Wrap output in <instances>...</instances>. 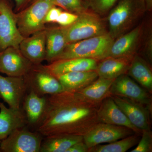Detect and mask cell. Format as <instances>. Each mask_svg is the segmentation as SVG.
I'll return each instance as SVG.
<instances>
[{
  "label": "cell",
  "mask_w": 152,
  "mask_h": 152,
  "mask_svg": "<svg viewBox=\"0 0 152 152\" xmlns=\"http://www.w3.org/2000/svg\"><path fill=\"white\" fill-rule=\"evenodd\" d=\"M100 104L86 102L76 93L64 91L47 97L45 110L37 127L45 137L59 135L83 136L101 123L97 110Z\"/></svg>",
  "instance_id": "obj_1"
},
{
  "label": "cell",
  "mask_w": 152,
  "mask_h": 152,
  "mask_svg": "<svg viewBox=\"0 0 152 152\" xmlns=\"http://www.w3.org/2000/svg\"><path fill=\"white\" fill-rule=\"evenodd\" d=\"M118 2L110 10L108 17V33L114 39L127 32L140 15L146 10L140 0H118Z\"/></svg>",
  "instance_id": "obj_2"
},
{
  "label": "cell",
  "mask_w": 152,
  "mask_h": 152,
  "mask_svg": "<svg viewBox=\"0 0 152 152\" xmlns=\"http://www.w3.org/2000/svg\"><path fill=\"white\" fill-rule=\"evenodd\" d=\"M114 40L107 33L67 44L62 53L54 61L76 58H88L101 61L104 58Z\"/></svg>",
  "instance_id": "obj_3"
},
{
  "label": "cell",
  "mask_w": 152,
  "mask_h": 152,
  "mask_svg": "<svg viewBox=\"0 0 152 152\" xmlns=\"http://www.w3.org/2000/svg\"><path fill=\"white\" fill-rule=\"evenodd\" d=\"M78 15L72 24L61 27L67 44L108 33L103 21L97 14L87 11Z\"/></svg>",
  "instance_id": "obj_4"
},
{
  "label": "cell",
  "mask_w": 152,
  "mask_h": 152,
  "mask_svg": "<svg viewBox=\"0 0 152 152\" xmlns=\"http://www.w3.org/2000/svg\"><path fill=\"white\" fill-rule=\"evenodd\" d=\"M55 0H34L16 15L19 31L24 38L45 29L44 20L47 13L55 6Z\"/></svg>",
  "instance_id": "obj_5"
},
{
  "label": "cell",
  "mask_w": 152,
  "mask_h": 152,
  "mask_svg": "<svg viewBox=\"0 0 152 152\" xmlns=\"http://www.w3.org/2000/svg\"><path fill=\"white\" fill-rule=\"evenodd\" d=\"M24 38L10 4L7 0H0V52L9 47L19 49Z\"/></svg>",
  "instance_id": "obj_6"
},
{
  "label": "cell",
  "mask_w": 152,
  "mask_h": 152,
  "mask_svg": "<svg viewBox=\"0 0 152 152\" xmlns=\"http://www.w3.org/2000/svg\"><path fill=\"white\" fill-rule=\"evenodd\" d=\"M39 133L26 127L18 129L1 141L0 151L4 152H40L42 142Z\"/></svg>",
  "instance_id": "obj_7"
},
{
  "label": "cell",
  "mask_w": 152,
  "mask_h": 152,
  "mask_svg": "<svg viewBox=\"0 0 152 152\" xmlns=\"http://www.w3.org/2000/svg\"><path fill=\"white\" fill-rule=\"evenodd\" d=\"M24 77L28 91L32 90L39 96H50L64 91L58 80L41 64L34 65Z\"/></svg>",
  "instance_id": "obj_8"
},
{
  "label": "cell",
  "mask_w": 152,
  "mask_h": 152,
  "mask_svg": "<svg viewBox=\"0 0 152 152\" xmlns=\"http://www.w3.org/2000/svg\"><path fill=\"white\" fill-rule=\"evenodd\" d=\"M110 95L126 98L141 104L151 110V94L139 86L127 74L115 79L110 88Z\"/></svg>",
  "instance_id": "obj_9"
},
{
  "label": "cell",
  "mask_w": 152,
  "mask_h": 152,
  "mask_svg": "<svg viewBox=\"0 0 152 152\" xmlns=\"http://www.w3.org/2000/svg\"><path fill=\"white\" fill-rule=\"evenodd\" d=\"M135 133L126 127L99 123L83 137L84 141L89 149L100 144L115 141Z\"/></svg>",
  "instance_id": "obj_10"
},
{
  "label": "cell",
  "mask_w": 152,
  "mask_h": 152,
  "mask_svg": "<svg viewBox=\"0 0 152 152\" xmlns=\"http://www.w3.org/2000/svg\"><path fill=\"white\" fill-rule=\"evenodd\" d=\"M34 65L20 49L9 47L0 52V72L12 77H24Z\"/></svg>",
  "instance_id": "obj_11"
},
{
  "label": "cell",
  "mask_w": 152,
  "mask_h": 152,
  "mask_svg": "<svg viewBox=\"0 0 152 152\" xmlns=\"http://www.w3.org/2000/svg\"><path fill=\"white\" fill-rule=\"evenodd\" d=\"M28 91L24 77H4L0 75V96L9 107L21 108V105Z\"/></svg>",
  "instance_id": "obj_12"
},
{
  "label": "cell",
  "mask_w": 152,
  "mask_h": 152,
  "mask_svg": "<svg viewBox=\"0 0 152 152\" xmlns=\"http://www.w3.org/2000/svg\"><path fill=\"white\" fill-rule=\"evenodd\" d=\"M142 28L138 26L114 40L104 58H107L132 59L140 41Z\"/></svg>",
  "instance_id": "obj_13"
},
{
  "label": "cell",
  "mask_w": 152,
  "mask_h": 152,
  "mask_svg": "<svg viewBox=\"0 0 152 152\" xmlns=\"http://www.w3.org/2000/svg\"><path fill=\"white\" fill-rule=\"evenodd\" d=\"M111 96L130 121L140 130H150L151 110L134 101L115 96Z\"/></svg>",
  "instance_id": "obj_14"
},
{
  "label": "cell",
  "mask_w": 152,
  "mask_h": 152,
  "mask_svg": "<svg viewBox=\"0 0 152 152\" xmlns=\"http://www.w3.org/2000/svg\"><path fill=\"white\" fill-rule=\"evenodd\" d=\"M97 115L101 123L126 127L132 130L137 134H142V131L131 123L111 96L105 98L100 104L97 110Z\"/></svg>",
  "instance_id": "obj_15"
},
{
  "label": "cell",
  "mask_w": 152,
  "mask_h": 152,
  "mask_svg": "<svg viewBox=\"0 0 152 152\" xmlns=\"http://www.w3.org/2000/svg\"><path fill=\"white\" fill-rule=\"evenodd\" d=\"M22 54L34 65L45 60L46 28L24 38L19 45Z\"/></svg>",
  "instance_id": "obj_16"
},
{
  "label": "cell",
  "mask_w": 152,
  "mask_h": 152,
  "mask_svg": "<svg viewBox=\"0 0 152 152\" xmlns=\"http://www.w3.org/2000/svg\"><path fill=\"white\" fill-rule=\"evenodd\" d=\"M98 61L93 58H76L57 60L44 66L56 77L71 72L96 70Z\"/></svg>",
  "instance_id": "obj_17"
},
{
  "label": "cell",
  "mask_w": 152,
  "mask_h": 152,
  "mask_svg": "<svg viewBox=\"0 0 152 152\" xmlns=\"http://www.w3.org/2000/svg\"><path fill=\"white\" fill-rule=\"evenodd\" d=\"M28 125L23 109L7 107L0 102V140H2L14 131Z\"/></svg>",
  "instance_id": "obj_18"
},
{
  "label": "cell",
  "mask_w": 152,
  "mask_h": 152,
  "mask_svg": "<svg viewBox=\"0 0 152 152\" xmlns=\"http://www.w3.org/2000/svg\"><path fill=\"white\" fill-rule=\"evenodd\" d=\"M47 97L41 96L32 90H28L23 100V109L28 125L37 127L45 110Z\"/></svg>",
  "instance_id": "obj_19"
},
{
  "label": "cell",
  "mask_w": 152,
  "mask_h": 152,
  "mask_svg": "<svg viewBox=\"0 0 152 152\" xmlns=\"http://www.w3.org/2000/svg\"><path fill=\"white\" fill-rule=\"evenodd\" d=\"M64 91L76 92L96 80L99 76L96 70L71 72L56 76Z\"/></svg>",
  "instance_id": "obj_20"
},
{
  "label": "cell",
  "mask_w": 152,
  "mask_h": 152,
  "mask_svg": "<svg viewBox=\"0 0 152 152\" xmlns=\"http://www.w3.org/2000/svg\"><path fill=\"white\" fill-rule=\"evenodd\" d=\"M114 80L99 77L86 88L75 93L86 102L100 104L104 99L110 96V88Z\"/></svg>",
  "instance_id": "obj_21"
},
{
  "label": "cell",
  "mask_w": 152,
  "mask_h": 152,
  "mask_svg": "<svg viewBox=\"0 0 152 152\" xmlns=\"http://www.w3.org/2000/svg\"><path fill=\"white\" fill-rule=\"evenodd\" d=\"M132 59L106 58L98 63L96 71L100 77L115 80L121 75L127 74Z\"/></svg>",
  "instance_id": "obj_22"
},
{
  "label": "cell",
  "mask_w": 152,
  "mask_h": 152,
  "mask_svg": "<svg viewBox=\"0 0 152 152\" xmlns=\"http://www.w3.org/2000/svg\"><path fill=\"white\" fill-rule=\"evenodd\" d=\"M66 45L61 27L46 28L45 60L50 63L54 61Z\"/></svg>",
  "instance_id": "obj_23"
},
{
  "label": "cell",
  "mask_w": 152,
  "mask_h": 152,
  "mask_svg": "<svg viewBox=\"0 0 152 152\" xmlns=\"http://www.w3.org/2000/svg\"><path fill=\"white\" fill-rule=\"evenodd\" d=\"M127 73L135 80L149 93L152 91V72L151 68L143 59L137 56L133 58Z\"/></svg>",
  "instance_id": "obj_24"
},
{
  "label": "cell",
  "mask_w": 152,
  "mask_h": 152,
  "mask_svg": "<svg viewBox=\"0 0 152 152\" xmlns=\"http://www.w3.org/2000/svg\"><path fill=\"white\" fill-rule=\"evenodd\" d=\"M83 140V136L59 135L45 137L40 152H66L74 144Z\"/></svg>",
  "instance_id": "obj_25"
},
{
  "label": "cell",
  "mask_w": 152,
  "mask_h": 152,
  "mask_svg": "<svg viewBox=\"0 0 152 152\" xmlns=\"http://www.w3.org/2000/svg\"><path fill=\"white\" fill-rule=\"evenodd\" d=\"M139 134L131 135L124 138L104 145H97L89 149V152H125L134 146L140 140Z\"/></svg>",
  "instance_id": "obj_26"
},
{
  "label": "cell",
  "mask_w": 152,
  "mask_h": 152,
  "mask_svg": "<svg viewBox=\"0 0 152 152\" xmlns=\"http://www.w3.org/2000/svg\"><path fill=\"white\" fill-rule=\"evenodd\" d=\"M55 6L77 15L88 11V9L84 0H55Z\"/></svg>",
  "instance_id": "obj_27"
},
{
  "label": "cell",
  "mask_w": 152,
  "mask_h": 152,
  "mask_svg": "<svg viewBox=\"0 0 152 152\" xmlns=\"http://www.w3.org/2000/svg\"><path fill=\"white\" fill-rule=\"evenodd\" d=\"M88 8L96 14L104 15L108 12L118 0H84Z\"/></svg>",
  "instance_id": "obj_28"
},
{
  "label": "cell",
  "mask_w": 152,
  "mask_h": 152,
  "mask_svg": "<svg viewBox=\"0 0 152 152\" xmlns=\"http://www.w3.org/2000/svg\"><path fill=\"white\" fill-rule=\"evenodd\" d=\"M141 135V138L139 140L137 145L131 152L152 151V134L151 130L143 131Z\"/></svg>",
  "instance_id": "obj_29"
},
{
  "label": "cell",
  "mask_w": 152,
  "mask_h": 152,
  "mask_svg": "<svg viewBox=\"0 0 152 152\" xmlns=\"http://www.w3.org/2000/svg\"><path fill=\"white\" fill-rule=\"evenodd\" d=\"M78 15L69 12H62L58 17L56 23L61 27H66L72 24L77 20Z\"/></svg>",
  "instance_id": "obj_30"
},
{
  "label": "cell",
  "mask_w": 152,
  "mask_h": 152,
  "mask_svg": "<svg viewBox=\"0 0 152 152\" xmlns=\"http://www.w3.org/2000/svg\"><path fill=\"white\" fill-rule=\"evenodd\" d=\"M62 11L61 9L56 6H54L52 7L49 10L45 17L44 20V23H56L57 18Z\"/></svg>",
  "instance_id": "obj_31"
},
{
  "label": "cell",
  "mask_w": 152,
  "mask_h": 152,
  "mask_svg": "<svg viewBox=\"0 0 152 152\" xmlns=\"http://www.w3.org/2000/svg\"><path fill=\"white\" fill-rule=\"evenodd\" d=\"M89 148L84 140L74 144L66 152H88Z\"/></svg>",
  "instance_id": "obj_32"
},
{
  "label": "cell",
  "mask_w": 152,
  "mask_h": 152,
  "mask_svg": "<svg viewBox=\"0 0 152 152\" xmlns=\"http://www.w3.org/2000/svg\"><path fill=\"white\" fill-rule=\"evenodd\" d=\"M15 3L16 9L18 11L22 10L30 4L34 0H14Z\"/></svg>",
  "instance_id": "obj_33"
},
{
  "label": "cell",
  "mask_w": 152,
  "mask_h": 152,
  "mask_svg": "<svg viewBox=\"0 0 152 152\" xmlns=\"http://www.w3.org/2000/svg\"><path fill=\"white\" fill-rule=\"evenodd\" d=\"M143 3L145 7L146 10H151L152 7V0H140Z\"/></svg>",
  "instance_id": "obj_34"
},
{
  "label": "cell",
  "mask_w": 152,
  "mask_h": 152,
  "mask_svg": "<svg viewBox=\"0 0 152 152\" xmlns=\"http://www.w3.org/2000/svg\"><path fill=\"white\" fill-rule=\"evenodd\" d=\"M1 140H0V144H1Z\"/></svg>",
  "instance_id": "obj_35"
},
{
  "label": "cell",
  "mask_w": 152,
  "mask_h": 152,
  "mask_svg": "<svg viewBox=\"0 0 152 152\" xmlns=\"http://www.w3.org/2000/svg\"><path fill=\"white\" fill-rule=\"evenodd\" d=\"M0 98H1V96H0Z\"/></svg>",
  "instance_id": "obj_36"
}]
</instances>
